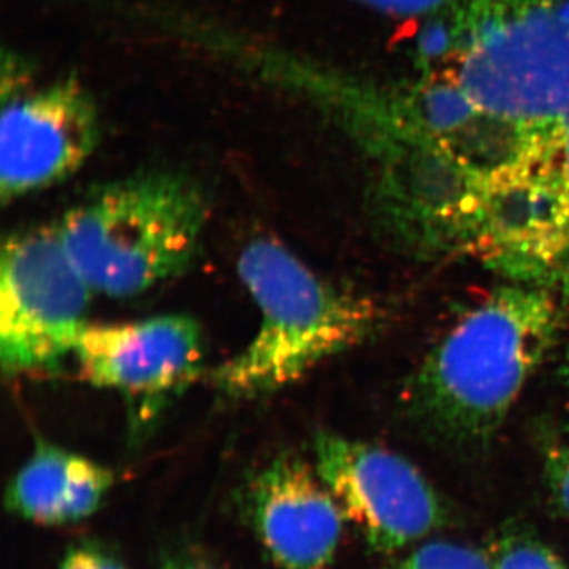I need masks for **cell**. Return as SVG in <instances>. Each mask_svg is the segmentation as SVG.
Here are the masks:
<instances>
[{"label":"cell","mask_w":569,"mask_h":569,"mask_svg":"<svg viewBox=\"0 0 569 569\" xmlns=\"http://www.w3.org/2000/svg\"><path fill=\"white\" fill-rule=\"evenodd\" d=\"M563 307L552 291L511 280L486 296L419 367V417L458 440L492 436L556 342Z\"/></svg>","instance_id":"2"},{"label":"cell","mask_w":569,"mask_h":569,"mask_svg":"<svg viewBox=\"0 0 569 569\" xmlns=\"http://www.w3.org/2000/svg\"><path fill=\"white\" fill-rule=\"evenodd\" d=\"M238 271L261 321L252 342L213 373V385L227 396L242 399L288 387L361 343L377 323L373 302L320 279L272 239L247 246Z\"/></svg>","instance_id":"3"},{"label":"cell","mask_w":569,"mask_h":569,"mask_svg":"<svg viewBox=\"0 0 569 569\" xmlns=\"http://www.w3.org/2000/svg\"><path fill=\"white\" fill-rule=\"evenodd\" d=\"M492 569H569L548 546L529 537H511L498 545Z\"/></svg>","instance_id":"12"},{"label":"cell","mask_w":569,"mask_h":569,"mask_svg":"<svg viewBox=\"0 0 569 569\" xmlns=\"http://www.w3.org/2000/svg\"><path fill=\"white\" fill-rule=\"evenodd\" d=\"M561 377H563L565 383L569 389V350L565 355L563 365H561Z\"/></svg>","instance_id":"17"},{"label":"cell","mask_w":569,"mask_h":569,"mask_svg":"<svg viewBox=\"0 0 569 569\" xmlns=\"http://www.w3.org/2000/svg\"><path fill=\"white\" fill-rule=\"evenodd\" d=\"M92 290L58 230L11 234L0 263V361L9 376L41 372L73 353Z\"/></svg>","instance_id":"5"},{"label":"cell","mask_w":569,"mask_h":569,"mask_svg":"<svg viewBox=\"0 0 569 569\" xmlns=\"http://www.w3.org/2000/svg\"><path fill=\"white\" fill-rule=\"evenodd\" d=\"M247 518L266 556L279 569H325L342 538L339 501L301 459L279 456L246 490Z\"/></svg>","instance_id":"9"},{"label":"cell","mask_w":569,"mask_h":569,"mask_svg":"<svg viewBox=\"0 0 569 569\" xmlns=\"http://www.w3.org/2000/svg\"><path fill=\"white\" fill-rule=\"evenodd\" d=\"M0 194L3 203L70 178L100 137L91 93L74 78L39 84L20 56L3 54Z\"/></svg>","instance_id":"6"},{"label":"cell","mask_w":569,"mask_h":569,"mask_svg":"<svg viewBox=\"0 0 569 569\" xmlns=\"http://www.w3.org/2000/svg\"><path fill=\"white\" fill-rule=\"evenodd\" d=\"M160 569H223L198 550L182 548L164 553Z\"/></svg>","instance_id":"16"},{"label":"cell","mask_w":569,"mask_h":569,"mask_svg":"<svg viewBox=\"0 0 569 569\" xmlns=\"http://www.w3.org/2000/svg\"><path fill=\"white\" fill-rule=\"evenodd\" d=\"M367 9L395 18H432L451 9L458 0H353Z\"/></svg>","instance_id":"14"},{"label":"cell","mask_w":569,"mask_h":569,"mask_svg":"<svg viewBox=\"0 0 569 569\" xmlns=\"http://www.w3.org/2000/svg\"><path fill=\"white\" fill-rule=\"evenodd\" d=\"M546 477L553 496L569 516V448L552 447L546 452Z\"/></svg>","instance_id":"15"},{"label":"cell","mask_w":569,"mask_h":569,"mask_svg":"<svg viewBox=\"0 0 569 569\" xmlns=\"http://www.w3.org/2000/svg\"><path fill=\"white\" fill-rule=\"evenodd\" d=\"M81 376L114 389L132 406V436L142 437L164 403L189 388L203 369V337L182 316L118 325H86L73 351Z\"/></svg>","instance_id":"7"},{"label":"cell","mask_w":569,"mask_h":569,"mask_svg":"<svg viewBox=\"0 0 569 569\" xmlns=\"http://www.w3.org/2000/svg\"><path fill=\"white\" fill-rule=\"evenodd\" d=\"M114 482L102 463L39 440L6 490V508L36 526H71L96 515Z\"/></svg>","instance_id":"10"},{"label":"cell","mask_w":569,"mask_h":569,"mask_svg":"<svg viewBox=\"0 0 569 569\" xmlns=\"http://www.w3.org/2000/svg\"><path fill=\"white\" fill-rule=\"evenodd\" d=\"M316 470L346 519L377 552L392 553L441 522L436 490L402 456L366 441L318 433Z\"/></svg>","instance_id":"8"},{"label":"cell","mask_w":569,"mask_h":569,"mask_svg":"<svg viewBox=\"0 0 569 569\" xmlns=\"http://www.w3.org/2000/svg\"><path fill=\"white\" fill-rule=\"evenodd\" d=\"M418 56L451 254L569 302V0H458Z\"/></svg>","instance_id":"1"},{"label":"cell","mask_w":569,"mask_h":569,"mask_svg":"<svg viewBox=\"0 0 569 569\" xmlns=\"http://www.w3.org/2000/svg\"><path fill=\"white\" fill-rule=\"evenodd\" d=\"M58 569H129L107 545L93 539L74 542L63 553Z\"/></svg>","instance_id":"13"},{"label":"cell","mask_w":569,"mask_h":569,"mask_svg":"<svg viewBox=\"0 0 569 569\" xmlns=\"http://www.w3.org/2000/svg\"><path fill=\"white\" fill-rule=\"evenodd\" d=\"M387 569H492V563L478 549L458 542L432 541Z\"/></svg>","instance_id":"11"},{"label":"cell","mask_w":569,"mask_h":569,"mask_svg":"<svg viewBox=\"0 0 569 569\" xmlns=\"http://www.w3.org/2000/svg\"><path fill=\"white\" fill-rule=\"evenodd\" d=\"M206 219L193 182L151 173L103 187L67 212L58 233L92 293L129 298L187 269Z\"/></svg>","instance_id":"4"}]
</instances>
